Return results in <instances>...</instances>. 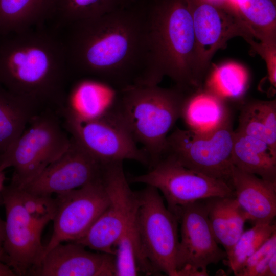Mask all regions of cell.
I'll return each mask as SVG.
<instances>
[{"label": "cell", "mask_w": 276, "mask_h": 276, "mask_svg": "<svg viewBox=\"0 0 276 276\" xmlns=\"http://www.w3.org/2000/svg\"><path fill=\"white\" fill-rule=\"evenodd\" d=\"M58 0H0V33L50 25Z\"/></svg>", "instance_id": "19"}, {"label": "cell", "mask_w": 276, "mask_h": 276, "mask_svg": "<svg viewBox=\"0 0 276 276\" xmlns=\"http://www.w3.org/2000/svg\"><path fill=\"white\" fill-rule=\"evenodd\" d=\"M59 31L73 79L93 80L117 91L158 85L164 77L147 0H131Z\"/></svg>", "instance_id": "1"}, {"label": "cell", "mask_w": 276, "mask_h": 276, "mask_svg": "<svg viewBox=\"0 0 276 276\" xmlns=\"http://www.w3.org/2000/svg\"><path fill=\"white\" fill-rule=\"evenodd\" d=\"M249 29L256 40L276 45L275 0H226Z\"/></svg>", "instance_id": "23"}, {"label": "cell", "mask_w": 276, "mask_h": 276, "mask_svg": "<svg viewBox=\"0 0 276 276\" xmlns=\"http://www.w3.org/2000/svg\"><path fill=\"white\" fill-rule=\"evenodd\" d=\"M232 162L244 172L276 182V152L263 141L234 131Z\"/></svg>", "instance_id": "20"}, {"label": "cell", "mask_w": 276, "mask_h": 276, "mask_svg": "<svg viewBox=\"0 0 276 276\" xmlns=\"http://www.w3.org/2000/svg\"><path fill=\"white\" fill-rule=\"evenodd\" d=\"M248 80L243 66L228 62L214 70L207 81L208 90L224 100L238 99L244 94Z\"/></svg>", "instance_id": "27"}, {"label": "cell", "mask_w": 276, "mask_h": 276, "mask_svg": "<svg viewBox=\"0 0 276 276\" xmlns=\"http://www.w3.org/2000/svg\"><path fill=\"white\" fill-rule=\"evenodd\" d=\"M175 215L180 225L177 275H208V266L225 260L227 254L215 239L203 200L180 207Z\"/></svg>", "instance_id": "13"}, {"label": "cell", "mask_w": 276, "mask_h": 276, "mask_svg": "<svg viewBox=\"0 0 276 276\" xmlns=\"http://www.w3.org/2000/svg\"><path fill=\"white\" fill-rule=\"evenodd\" d=\"M6 180L5 173L4 171L0 170V199L1 194L5 187L4 183Z\"/></svg>", "instance_id": "32"}, {"label": "cell", "mask_w": 276, "mask_h": 276, "mask_svg": "<svg viewBox=\"0 0 276 276\" xmlns=\"http://www.w3.org/2000/svg\"><path fill=\"white\" fill-rule=\"evenodd\" d=\"M186 93L158 85L131 86L115 93L111 110L142 146L149 168L165 155L168 134L181 117Z\"/></svg>", "instance_id": "3"}, {"label": "cell", "mask_w": 276, "mask_h": 276, "mask_svg": "<svg viewBox=\"0 0 276 276\" xmlns=\"http://www.w3.org/2000/svg\"><path fill=\"white\" fill-rule=\"evenodd\" d=\"M276 252V232L274 233L245 261L241 271L250 269Z\"/></svg>", "instance_id": "29"}, {"label": "cell", "mask_w": 276, "mask_h": 276, "mask_svg": "<svg viewBox=\"0 0 276 276\" xmlns=\"http://www.w3.org/2000/svg\"><path fill=\"white\" fill-rule=\"evenodd\" d=\"M131 0H58L51 25L57 30L81 20L97 17L126 5Z\"/></svg>", "instance_id": "25"}, {"label": "cell", "mask_w": 276, "mask_h": 276, "mask_svg": "<svg viewBox=\"0 0 276 276\" xmlns=\"http://www.w3.org/2000/svg\"><path fill=\"white\" fill-rule=\"evenodd\" d=\"M2 204L1 198L0 199V204ZM5 238V221H3L0 217V262L8 265V258L4 247Z\"/></svg>", "instance_id": "30"}, {"label": "cell", "mask_w": 276, "mask_h": 276, "mask_svg": "<svg viewBox=\"0 0 276 276\" xmlns=\"http://www.w3.org/2000/svg\"><path fill=\"white\" fill-rule=\"evenodd\" d=\"M64 127L86 152L103 165L133 160L149 166L148 157L111 109L94 118L81 116L66 106Z\"/></svg>", "instance_id": "8"}, {"label": "cell", "mask_w": 276, "mask_h": 276, "mask_svg": "<svg viewBox=\"0 0 276 276\" xmlns=\"http://www.w3.org/2000/svg\"><path fill=\"white\" fill-rule=\"evenodd\" d=\"M234 136L230 119L208 132L177 128L167 136L164 156L189 169L229 184L234 166Z\"/></svg>", "instance_id": "7"}, {"label": "cell", "mask_w": 276, "mask_h": 276, "mask_svg": "<svg viewBox=\"0 0 276 276\" xmlns=\"http://www.w3.org/2000/svg\"><path fill=\"white\" fill-rule=\"evenodd\" d=\"M72 79L61 36L52 26L0 33V86L39 112H61Z\"/></svg>", "instance_id": "2"}, {"label": "cell", "mask_w": 276, "mask_h": 276, "mask_svg": "<svg viewBox=\"0 0 276 276\" xmlns=\"http://www.w3.org/2000/svg\"><path fill=\"white\" fill-rule=\"evenodd\" d=\"M164 77L187 92L198 88L195 47L189 0H147Z\"/></svg>", "instance_id": "5"}, {"label": "cell", "mask_w": 276, "mask_h": 276, "mask_svg": "<svg viewBox=\"0 0 276 276\" xmlns=\"http://www.w3.org/2000/svg\"><path fill=\"white\" fill-rule=\"evenodd\" d=\"M145 174L132 177L129 182L155 188L163 195L174 214L187 204L216 197H234L226 182L189 169L173 158L164 156Z\"/></svg>", "instance_id": "11"}, {"label": "cell", "mask_w": 276, "mask_h": 276, "mask_svg": "<svg viewBox=\"0 0 276 276\" xmlns=\"http://www.w3.org/2000/svg\"><path fill=\"white\" fill-rule=\"evenodd\" d=\"M193 24L195 76L202 84L211 60L230 39L242 36L252 47L257 42L248 27L226 1L189 0Z\"/></svg>", "instance_id": "10"}, {"label": "cell", "mask_w": 276, "mask_h": 276, "mask_svg": "<svg viewBox=\"0 0 276 276\" xmlns=\"http://www.w3.org/2000/svg\"><path fill=\"white\" fill-rule=\"evenodd\" d=\"M224 100L208 90L187 95L180 118L189 129L199 132L214 130L230 119Z\"/></svg>", "instance_id": "21"}, {"label": "cell", "mask_w": 276, "mask_h": 276, "mask_svg": "<svg viewBox=\"0 0 276 276\" xmlns=\"http://www.w3.org/2000/svg\"><path fill=\"white\" fill-rule=\"evenodd\" d=\"M86 248L75 242L60 243L43 256L31 275L116 276L114 255Z\"/></svg>", "instance_id": "16"}, {"label": "cell", "mask_w": 276, "mask_h": 276, "mask_svg": "<svg viewBox=\"0 0 276 276\" xmlns=\"http://www.w3.org/2000/svg\"><path fill=\"white\" fill-rule=\"evenodd\" d=\"M55 199L56 209L53 231L44 246L42 258L56 245L76 242L83 237L109 202L102 176L79 188L57 194Z\"/></svg>", "instance_id": "14"}, {"label": "cell", "mask_w": 276, "mask_h": 276, "mask_svg": "<svg viewBox=\"0 0 276 276\" xmlns=\"http://www.w3.org/2000/svg\"><path fill=\"white\" fill-rule=\"evenodd\" d=\"M71 142L57 113L35 116L21 135L0 154V170L13 168L11 182L22 187L60 157Z\"/></svg>", "instance_id": "6"}, {"label": "cell", "mask_w": 276, "mask_h": 276, "mask_svg": "<svg viewBox=\"0 0 276 276\" xmlns=\"http://www.w3.org/2000/svg\"><path fill=\"white\" fill-rule=\"evenodd\" d=\"M1 200L6 213L4 247L8 265L16 275H31L42 258V234L54 219L55 198L29 193L10 182L5 186Z\"/></svg>", "instance_id": "4"}, {"label": "cell", "mask_w": 276, "mask_h": 276, "mask_svg": "<svg viewBox=\"0 0 276 276\" xmlns=\"http://www.w3.org/2000/svg\"><path fill=\"white\" fill-rule=\"evenodd\" d=\"M236 131L266 142L276 143V102L255 100L241 108Z\"/></svg>", "instance_id": "24"}, {"label": "cell", "mask_w": 276, "mask_h": 276, "mask_svg": "<svg viewBox=\"0 0 276 276\" xmlns=\"http://www.w3.org/2000/svg\"><path fill=\"white\" fill-rule=\"evenodd\" d=\"M104 166L71 137L70 144L65 151L20 188L33 194L52 196L99 179L102 176Z\"/></svg>", "instance_id": "15"}, {"label": "cell", "mask_w": 276, "mask_h": 276, "mask_svg": "<svg viewBox=\"0 0 276 276\" xmlns=\"http://www.w3.org/2000/svg\"><path fill=\"white\" fill-rule=\"evenodd\" d=\"M136 192L137 223L144 251L159 275L177 276L178 219L165 205L155 188L146 186Z\"/></svg>", "instance_id": "9"}, {"label": "cell", "mask_w": 276, "mask_h": 276, "mask_svg": "<svg viewBox=\"0 0 276 276\" xmlns=\"http://www.w3.org/2000/svg\"><path fill=\"white\" fill-rule=\"evenodd\" d=\"M215 239L227 255L244 232L248 217L235 197L203 199Z\"/></svg>", "instance_id": "18"}, {"label": "cell", "mask_w": 276, "mask_h": 276, "mask_svg": "<svg viewBox=\"0 0 276 276\" xmlns=\"http://www.w3.org/2000/svg\"><path fill=\"white\" fill-rule=\"evenodd\" d=\"M116 92L97 82L81 80L68 106L82 117H99L112 109Z\"/></svg>", "instance_id": "26"}, {"label": "cell", "mask_w": 276, "mask_h": 276, "mask_svg": "<svg viewBox=\"0 0 276 276\" xmlns=\"http://www.w3.org/2000/svg\"><path fill=\"white\" fill-rule=\"evenodd\" d=\"M276 226L269 224H256L244 231L227 258L223 261L236 275L243 268L246 260L274 233Z\"/></svg>", "instance_id": "28"}, {"label": "cell", "mask_w": 276, "mask_h": 276, "mask_svg": "<svg viewBox=\"0 0 276 276\" xmlns=\"http://www.w3.org/2000/svg\"><path fill=\"white\" fill-rule=\"evenodd\" d=\"M234 197L254 225L273 223L276 216V182L233 166L229 183Z\"/></svg>", "instance_id": "17"}, {"label": "cell", "mask_w": 276, "mask_h": 276, "mask_svg": "<svg viewBox=\"0 0 276 276\" xmlns=\"http://www.w3.org/2000/svg\"><path fill=\"white\" fill-rule=\"evenodd\" d=\"M122 163H112L104 166L102 180L109 202L85 235L76 242L87 248L114 255L116 243L137 210V192L130 189Z\"/></svg>", "instance_id": "12"}, {"label": "cell", "mask_w": 276, "mask_h": 276, "mask_svg": "<svg viewBox=\"0 0 276 276\" xmlns=\"http://www.w3.org/2000/svg\"><path fill=\"white\" fill-rule=\"evenodd\" d=\"M16 275L12 269L7 265L0 262V276Z\"/></svg>", "instance_id": "31"}, {"label": "cell", "mask_w": 276, "mask_h": 276, "mask_svg": "<svg viewBox=\"0 0 276 276\" xmlns=\"http://www.w3.org/2000/svg\"><path fill=\"white\" fill-rule=\"evenodd\" d=\"M39 113L30 103L0 86V154L21 135Z\"/></svg>", "instance_id": "22"}]
</instances>
